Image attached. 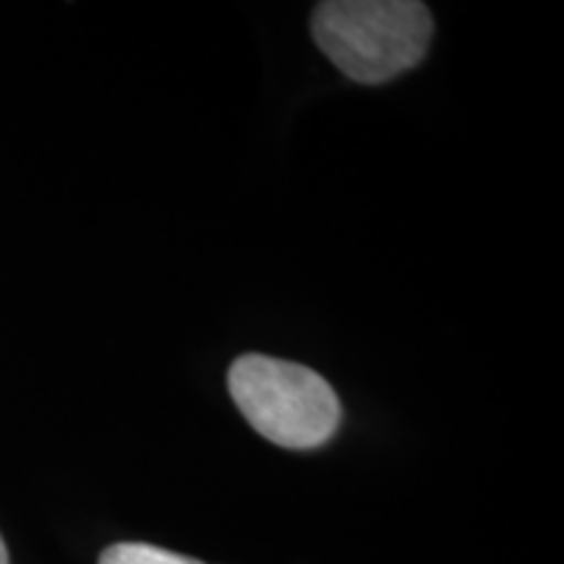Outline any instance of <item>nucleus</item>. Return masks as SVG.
Masks as SVG:
<instances>
[{
	"mask_svg": "<svg viewBox=\"0 0 564 564\" xmlns=\"http://www.w3.org/2000/svg\"><path fill=\"white\" fill-rule=\"evenodd\" d=\"M312 32L348 79L384 84L426 55L434 21L415 0H327L316 6Z\"/></svg>",
	"mask_w": 564,
	"mask_h": 564,
	"instance_id": "f257e3e1",
	"label": "nucleus"
},
{
	"mask_svg": "<svg viewBox=\"0 0 564 564\" xmlns=\"http://www.w3.org/2000/svg\"><path fill=\"white\" fill-rule=\"evenodd\" d=\"M228 387L253 432L285 449H314L340 426V400L319 373L282 358L246 352Z\"/></svg>",
	"mask_w": 564,
	"mask_h": 564,
	"instance_id": "f03ea898",
	"label": "nucleus"
},
{
	"mask_svg": "<svg viewBox=\"0 0 564 564\" xmlns=\"http://www.w3.org/2000/svg\"><path fill=\"white\" fill-rule=\"evenodd\" d=\"M100 564H204L192 556H183L167 549L152 544H137V541H126V544L108 546L100 556Z\"/></svg>",
	"mask_w": 564,
	"mask_h": 564,
	"instance_id": "7ed1b4c3",
	"label": "nucleus"
},
{
	"mask_svg": "<svg viewBox=\"0 0 564 564\" xmlns=\"http://www.w3.org/2000/svg\"><path fill=\"white\" fill-rule=\"evenodd\" d=\"M0 564H9V549H6L3 539H0Z\"/></svg>",
	"mask_w": 564,
	"mask_h": 564,
	"instance_id": "20e7f679",
	"label": "nucleus"
}]
</instances>
